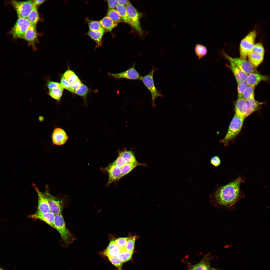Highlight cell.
I'll use <instances>...</instances> for the list:
<instances>
[{"label": "cell", "mask_w": 270, "mask_h": 270, "mask_svg": "<svg viewBox=\"0 0 270 270\" xmlns=\"http://www.w3.org/2000/svg\"><path fill=\"white\" fill-rule=\"evenodd\" d=\"M116 8V10L118 12L124 21L130 24V20L126 7L124 6L118 4Z\"/></svg>", "instance_id": "cell-30"}, {"label": "cell", "mask_w": 270, "mask_h": 270, "mask_svg": "<svg viewBox=\"0 0 270 270\" xmlns=\"http://www.w3.org/2000/svg\"><path fill=\"white\" fill-rule=\"evenodd\" d=\"M122 250L116 244L114 240H112L104 252L103 254L107 257L116 256Z\"/></svg>", "instance_id": "cell-18"}, {"label": "cell", "mask_w": 270, "mask_h": 270, "mask_svg": "<svg viewBox=\"0 0 270 270\" xmlns=\"http://www.w3.org/2000/svg\"><path fill=\"white\" fill-rule=\"evenodd\" d=\"M104 32V31H93L90 30L88 34L99 46L101 44Z\"/></svg>", "instance_id": "cell-26"}, {"label": "cell", "mask_w": 270, "mask_h": 270, "mask_svg": "<svg viewBox=\"0 0 270 270\" xmlns=\"http://www.w3.org/2000/svg\"><path fill=\"white\" fill-rule=\"evenodd\" d=\"M245 178L240 175L235 179L223 185L216 186V189L212 195L218 204L224 206H231L234 204L242 195L240 189L242 183Z\"/></svg>", "instance_id": "cell-1"}, {"label": "cell", "mask_w": 270, "mask_h": 270, "mask_svg": "<svg viewBox=\"0 0 270 270\" xmlns=\"http://www.w3.org/2000/svg\"><path fill=\"white\" fill-rule=\"evenodd\" d=\"M10 2L16 10L18 18H27L34 7L36 6L34 0L22 2L12 0Z\"/></svg>", "instance_id": "cell-5"}, {"label": "cell", "mask_w": 270, "mask_h": 270, "mask_svg": "<svg viewBox=\"0 0 270 270\" xmlns=\"http://www.w3.org/2000/svg\"><path fill=\"white\" fill-rule=\"evenodd\" d=\"M31 25L27 18H18L10 31L14 39L23 38L27 30Z\"/></svg>", "instance_id": "cell-8"}, {"label": "cell", "mask_w": 270, "mask_h": 270, "mask_svg": "<svg viewBox=\"0 0 270 270\" xmlns=\"http://www.w3.org/2000/svg\"><path fill=\"white\" fill-rule=\"evenodd\" d=\"M248 106L246 117L248 116L252 112L258 110L259 106L262 103L256 100L254 98L246 100Z\"/></svg>", "instance_id": "cell-25"}, {"label": "cell", "mask_w": 270, "mask_h": 270, "mask_svg": "<svg viewBox=\"0 0 270 270\" xmlns=\"http://www.w3.org/2000/svg\"><path fill=\"white\" fill-rule=\"evenodd\" d=\"M212 270H217L216 269V268H212Z\"/></svg>", "instance_id": "cell-51"}, {"label": "cell", "mask_w": 270, "mask_h": 270, "mask_svg": "<svg viewBox=\"0 0 270 270\" xmlns=\"http://www.w3.org/2000/svg\"><path fill=\"white\" fill-rule=\"evenodd\" d=\"M54 222L55 228L60 235L64 246H68L74 240V238L66 228L62 215H55Z\"/></svg>", "instance_id": "cell-2"}, {"label": "cell", "mask_w": 270, "mask_h": 270, "mask_svg": "<svg viewBox=\"0 0 270 270\" xmlns=\"http://www.w3.org/2000/svg\"><path fill=\"white\" fill-rule=\"evenodd\" d=\"M236 114L244 118L246 117L248 106L246 100L242 97H238L235 106Z\"/></svg>", "instance_id": "cell-17"}, {"label": "cell", "mask_w": 270, "mask_h": 270, "mask_svg": "<svg viewBox=\"0 0 270 270\" xmlns=\"http://www.w3.org/2000/svg\"><path fill=\"white\" fill-rule=\"evenodd\" d=\"M256 32L254 30L245 37L241 41L240 47V58L246 59L254 44Z\"/></svg>", "instance_id": "cell-6"}, {"label": "cell", "mask_w": 270, "mask_h": 270, "mask_svg": "<svg viewBox=\"0 0 270 270\" xmlns=\"http://www.w3.org/2000/svg\"><path fill=\"white\" fill-rule=\"evenodd\" d=\"M212 269L208 258L206 256L199 262L193 266L190 270H212Z\"/></svg>", "instance_id": "cell-23"}, {"label": "cell", "mask_w": 270, "mask_h": 270, "mask_svg": "<svg viewBox=\"0 0 270 270\" xmlns=\"http://www.w3.org/2000/svg\"><path fill=\"white\" fill-rule=\"evenodd\" d=\"M88 91V87L82 83L79 87L74 91V93L84 98V102L86 104V96Z\"/></svg>", "instance_id": "cell-32"}, {"label": "cell", "mask_w": 270, "mask_h": 270, "mask_svg": "<svg viewBox=\"0 0 270 270\" xmlns=\"http://www.w3.org/2000/svg\"><path fill=\"white\" fill-rule=\"evenodd\" d=\"M230 68L233 73L237 82L246 81L248 74L242 70L234 63L230 62Z\"/></svg>", "instance_id": "cell-19"}, {"label": "cell", "mask_w": 270, "mask_h": 270, "mask_svg": "<svg viewBox=\"0 0 270 270\" xmlns=\"http://www.w3.org/2000/svg\"><path fill=\"white\" fill-rule=\"evenodd\" d=\"M112 76L117 79L125 78L130 80H141L142 76L135 68V63L128 70L116 74H111Z\"/></svg>", "instance_id": "cell-11"}, {"label": "cell", "mask_w": 270, "mask_h": 270, "mask_svg": "<svg viewBox=\"0 0 270 270\" xmlns=\"http://www.w3.org/2000/svg\"><path fill=\"white\" fill-rule=\"evenodd\" d=\"M48 86L50 90L56 88H63L61 84L52 81H50L48 83Z\"/></svg>", "instance_id": "cell-45"}, {"label": "cell", "mask_w": 270, "mask_h": 270, "mask_svg": "<svg viewBox=\"0 0 270 270\" xmlns=\"http://www.w3.org/2000/svg\"><path fill=\"white\" fill-rule=\"evenodd\" d=\"M48 190L46 186L44 193L48 199L50 211L55 215L62 214L64 206L62 200L52 195Z\"/></svg>", "instance_id": "cell-9"}, {"label": "cell", "mask_w": 270, "mask_h": 270, "mask_svg": "<svg viewBox=\"0 0 270 270\" xmlns=\"http://www.w3.org/2000/svg\"><path fill=\"white\" fill-rule=\"evenodd\" d=\"M128 237L120 238L114 240L116 244L122 250H124Z\"/></svg>", "instance_id": "cell-42"}, {"label": "cell", "mask_w": 270, "mask_h": 270, "mask_svg": "<svg viewBox=\"0 0 270 270\" xmlns=\"http://www.w3.org/2000/svg\"><path fill=\"white\" fill-rule=\"evenodd\" d=\"M244 118L235 113L230 125L226 134L220 142L224 146L240 132L242 128Z\"/></svg>", "instance_id": "cell-3"}, {"label": "cell", "mask_w": 270, "mask_h": 270, "mask_svg": "<svg viewBox=\"0 0 270 270\" xmlns=\"http://www.w3.org/2000/svg\"><path fill=\"white\" fill-rule=\"evenodd\" d=\"M254 88L248 86L243 93L242 97L246 100L254 98Z\"/></svg>", "instance_id": "cell-36"}, {"label": "cell", "mask_w": 270, "mask_h": 270, "mask_svg": "<svg viewBox=\"0 0 270 270\" xmlns=\"http://www.w3.org/2000/svg\"><path fill=\"white\" fill-rule=\"evenodd\" d=\"M63 77L70 84L74 82L79 79L74 72L71 70H68L66 71L64 74Z\"/></svg>", "instance_id": "cell-35"}, {"label": "cell", "mask_w": 270, "mask_h": 270, "mask_svg": "<svg viewBox=\"0 0 270 270\" xmlns=\"http://www.w3.org/2000/svg\"><path fill=\"white\" fill-rule=\"evenodd\" d=\"M63 88H56L50 90L49 94L55 100H59L62 97Z\"/></svg>", "instance_id": "cell-33"}, {"label": "cell", "mask_w": 270, "mask_h": 270, "mask_svg": "<svg viewBox=\"0 0 270 270\" xmlns=\"http://www.w3.org/2000/svg\"><path fill=\"white\" fill-rule=\"evenodd\" d=\"M107 15L112 20L117 23L124 22L117 10L114 9H109Z\"/></svg>", "instance_id": "cell-31"}, {"label": "cell", "mask_w": 270, "mask_h": 270, "mask_svg": "<svg viewBox=\"0 0 270 270\" xmlns=\"http://www.w3.org/2000/svg\"><path fill=\"white\" fill-rule=\"evenodd\" d=\"M195 52L198 58L200 60L207 54L208 50L206 47L201 44H197L195 48Z\"/></svg>", "instance_id": "cell-29"}, {"label": "cell", "mask_w": 270, "mask_h": 270, "mask_svg": "<svg viewBox=\"0 0 270 270\" xmlns=\"http://www.w3.org/2000/svg\"><path fill=\"white\" fill-rule=\"evenodd\" d=\"M221 163L220 160L218 156H214L210 159V164L215 167L220 166Z\"/></svg>", "instance_id": "cell-44"}, {"label": "cell", "mask_w": 270, "mask_h": 270, "mask_svg": "<svg viewBox=\"0 0 270 270\" xmlns=\"http://www.w3.org/2000/svg\"><path fill=\"white\" fill-rule=\"evenodd\" d=\"M126 8L130 20V24L142 36L143 32L141 27L140 20L141 14L130 2L126 6Z\"/></svg>", "instance_id": "cell-7"}, {"label": "cell", "mask_w": 270, "mask_h": 270, "mask_svg": "<svg viewBox=\"0 0 270 270\" xmlns=\"http://www.w3.org/2000/svg\"><path fill=\"white\" fill-rule=\"evenodd\" d=\"M89 27L90 30L93 31H104V29L99 22L95 20H92L88 23Z\"/></svg>", "instance_id": "cell-38"}, {"label": "cell", "mask_w": 270, "mask_h": 270, "mask_svg": "<svg viewBox=\"0 0 270 270\" xmlns=\"http://www.w3.org/2000/svg\"><path fill=\"white\" fill-rule=\"evenodd\" d=\"M157 70L158 68L152 66L150 72L147 75L142 76L141 80L150 92L152 105L154 108L156 107L155 102L156 99L159 97H163L161 94V91L158 89L156 87L154 80V73Z\"/></svg>", "instance_id": "cell-4"}, {"label": "cell", "mask_w": 270, "mask_h": 270, "mask_svg": "<svg viewBox=\"0 0 270 270\" xmlns=\"http://www.w3.org/2000/svg\"><path fill=\"white\" fill-rule=\"evenodd\" d=\"M264 54L250 51L248 55V61L255 68L262 62Z\"/></svg>", "instance_id": "cell-20"}, {"label": "cell", "mask_w": 270, "mask_h": 270, "mask_svg": "<svg viewBox=\"0 0 270 270\" xmlns=\"http://www.w3.org/2000/svg\"><path fill=\"white\" fill-rule=\"evenodd\" d=\"M45 1V0H34V2L35 4L37 6L42 4Z\"/></svg>", "instance_id": "cell-49"}, {"label": "cell", "mask_w": 270, "mask_h": 270, "mask_svg": "<svg viewBox=\"0 0 270 270\" xmlns=\"http://www.w3.org/2000/svg\"><path fill=\"white\" fill-rule=\"evenodd\" d=\"M224 55L230 62L234 63L240 70L247 74L255 71V68L246 59L232 58L226 53H224Z\"/></svg>", "instance_id": "cell-10"}, {"label": "cell", "mask_w": 270, "mask_h": 270, "mask_svg": "<svg viewBox=\"0 0 270 270\" xmlns=\"http://www.w3.org/2000/svg\"><path fill=\"white\" fill-rule=\"evenodd\" d=\"M27 18L31 25L36 26L39 19L37 6H35L34 7Z\"/></svg>", "instance_id": "cell-27"}, {"label": "cell", "mask_w": 270, "mask_h": 270, "mask_svg": "<svg viewBox=\"0 0 270 270\" xmlns=\"http://www.w3.org/2000/svg\"><path fill=\"white\" fill-rule=\"evenodd\" d=\"M268 78V76L261 74L254 71L248 74L246 81L248 86L255 88L260 82L266 81Z\"/></svg>", "instance_id": "cell-16"}, {"label": "cell", "mask_w": 270, "mask_h": 270, "mask_svg": "<svg viewBox=\"0 0 270 270\" xmlns=\"http://www.w3.org/2000/svg\"><path fill=\"white\" fill-rule=\"evenodd\" d=\"M37 36L36 26L31 24L26 32L24 38L28 42L32 43L36 40Z\"/></svg>", "instance_id": "cell-22"}, {"label": "cell", "mask_w": 270, "mask_h": 270, "mask_svg": "<svg viewBox=\"0 0 270 270\" xmlns=\"http://www.w3.org/2000/svg\"><path fill=\"white\" fill-rule=\"evenodd\" d=\"M0 270H4L3 269L0 268Z\"/></svg>", "instance_id": "cell-52"}, {"label": "cell", "mask_w": 270, "mask_h": 270, "mask_svg": "<svg viewBox=\"0 0 270 270\" xmlns=\"http://www.w3.org/2000/svg\"><path fill=\"white\" fill-rule=\"evenodd\" d=\"M68 138L65 131L62 129L58 127L54 129L52 136L53 144L57 146H61L64 144Z\"/></svg>", "instance_id": "cell-14"}, {"label": "cell", "mask_w": 270, "mask_h": 270, "mask_svg": "<svg viewBox=\"0 0 270 270\" xmlns=\"http://www.w3.org/2000/svg\"><path fill=\"white\" fill-rule=\"evenodd\" d=\"M38 196L37 210L41 212L46 213L50 212L48 199L44 193L41 192L35 184H32Z\"/></svg>", "instance_id": "cell-13"}, {"label": "cell", "mask_w": 270, "mask_h": 270, "mask_svg": "<svg viewBox=\"0 0 270 270\" xmlns=\"http://www.w3.org/2000/svg\"><path fill=\"white\" fill-rule=\"evenodd\" d=\"M112 163L117 167L121 169L126 163L125 160L119 156Z\"/></svg>", "instance_id": "cell-41"}, {"label": "cell", "mask_w": 270, "mask_h": 270, "mask_svg": "<svg viewBox=\"0 0 270 270\" xmlns=\"http://www.w3.org/2000/svg\"><path fill=\"white\" fill-rule=\"evenodd\" d=\"M104 170L108 172V176L107 185L120 180L122 177L121 169L116 167L112 162L105 168Z\"/></svg>", "instance_id": "cell-15"}, {"label": "cell", "mask_w": 270, "mask_h": 270, "mask_svg": "<svg viewBox=\"0 0 270 270\" xmlns=\"http://www.w3.org/2000/svg\"><path fill=\"white\" fill-rule=\"evenodd\" d=\"M82 84L81 82L79 79L77 80L71 84V87L74 91L78 89Z\"/></svg>", "instance_id": "cell-47"}, {"label": "cell", "mask_w": 270, "mask_h": 270, "mask_svg": "<svg viewBox=\"0 0 270 270\" xmlns=\"http://www.w3.org/2000/svg\"><path fill=\"white\" fill-rule=\"evenodd\" d=\"M237 83L238 97H242L243 93L248 85L246 81Z\"/></svg>", "instance_id": "cell-40"}, {"label": "cell", "mask_w": 270, "mask_h": 270, "mask_svg": "<svg viewBox=\"0 0 270 270\" xmlns=\"http://www.w3.org/2000/svg\"><path fill=\"white\" fill-rule=\"evenodd\" d=\"M104 31L110 32L116 27L117 23L112 20L108 16H106L99 21Z\"/></svg>", "instance_id": "cell-21"}, {"label": "cell", "mask_w": 270, "mask_h": 270, "mask_svg": "<svg viewBox=\"0 0 270 270\" xmlns=\"http://www.w3.org/2000/svg\"><path fill=\"white\" fill-rule=\"evenodd\" d=\"M118 155L121 156L126 160L127 163H132L138 162L134 153L131 150L124 149L118 152Z\"/></svg>", "instance_id": "cell-24"}, {"label": "cell", "mask_w": 270, "mask_h": 270, "mask_svg": "<svg viewBox=\"0 0 270 270\" xmlns=\"http://www.w3.org/2000/svg\"><path fill=\"white\" fill-rule=\"evenodd\" d=\"M142 165L137 162H136L127 163L121 169L122 177L126 175L137 166Z\"/></svg>", "instance_id": "cell-28"}, {"label": "cell", "mask_w": 270, "mask_h": 270, "mask_svg": "<svg viewBox=\"0 0 270 270\" xmlns=\"http://www.w3.org/2000/svg\"><path fill=\"white\" fill-rule=\"evenodd\" d=\"M61 84L63 88L73 92L74 90L72 89L71 86V84L66 80L63 76H62L60 80Z\"/></svg>", "instance_id": "cell-43"}, {"label": "cell", "mask_w": 270, "mask_h": 270, "mask_svg": "<svg viewBox=\"0 0 270 270\" xmlns=\"http://www.w3.org/2000/svg\"><path fill=\"white\" fill-rule=\"evenodd\" d=\"M38 120L40 122H42L44 120V118L42 116H40L38 118Z\"/></svg>", "instance_id": "cell-50"}, {"label": "cell", "mask_w": 270, "mask_h": 270, "mask_svg": "<svg viewBox=\"0 0 270 270\" xmlns=\"http://www.w3.org/2000/svg\"><path fill=\"white\" fill-rule=\"evenodd\" d=\"M116 0L118 4L124 6H126L130 2L129 0Z\"/></svg>", "instance_id": "cell-48"}, {"label": "cell", "mask_w": 270, "mask_h": 270, "mask_svg": "<svg viewBox=\"0 0 270 270\" xmlns=\"http://www.w3.org/2000/svg\"><path fill=\"white\" fill-rule=\"evenodd\" d=\"M136 238V236H135L128 237L124 250L128 251L133 252Z\"/></svg>", "instance_id": "cell-37"}, {"label": "cell", "mask_w": 270, "mask_h": 270, "mask_svg": "<svg viewBox=\"0 0 270 270\" xmlns=\"http://www.w3.org/2000/svg\"><path fill=\"white\" fill-rule=\"evenodd\" d=\"M107 2L109 9H114L118 4L117 0H107Z\"/></svg>", "instance_id": "cell-46"}, {"label": "cell", "mask_w": 270, "mask_h": 270, "mask_svg": "<svg viewBox=\"0 0 270 270\" xmlns=\"http://www.w3.org/2000/svg\"><path fill=\"white\" fill-rule=\"evenodd\" d=\"M133 252L122 250L117 256L118 258L123 263L130 260L132 258Z\"/></svg>", "instance_id": "cell-34"}, {"label": "cell", "mask_w": 270, "mask_h": 270, "mask_svg": "<svg viewBox=\"0 0 270 270\" xmlns=\"http://www.w3.org/2000/svg\"><path fill=\"white\" fill-rule=\"evenodd\" d=\"M110 262L119 270H122L123 262L117 256L108 257Z\"/></svg>", "instance_id": "cell-39"}, {"label": "cell", "mask_w": 270, "mask_h": 270, "mask_svg": "<svg viewBox=\"0 0 270 270\" xmlns=\"http://www.w3.org/2000/svg\"><path fill=\"white\" fill-rule=\"evenodd\" d=\"M55 215L50 211L46 213L41 212L37 209L34 214L28 216V218L34 220H42L53 228H55L54 219Z\"/></svg>", "instance_id": "cell-12"}]
</instances>
